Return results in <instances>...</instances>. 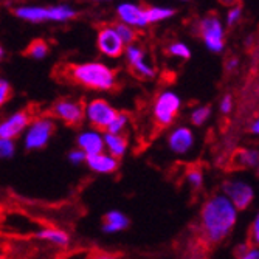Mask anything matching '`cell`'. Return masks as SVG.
<instances>
[{
  "instance_id": "39",
  "label": "cell",
  "mask_w": 259,
  "mask_h": 259,
  "mask_svg": "<svg viewBox=\"0 0 259 259\" xmlns=\"http://www.w3.org/2000/svg\"><path fill=\"white\" fill-rule=\"evenodd\" d=\"M95 2H107V0H95Z\"/></svg>"
},
{
  "instance_id": "4",
  "label": "cell",
  "mask_w": 259,
  "mask_h": 259,
  "mask_svg": "<svg viewBox=\"0 0 259 259\" xmlns=\"http://www.w3.org/2000/svg\"><path fill=\"white\" fill-rule=\"evenodd\" d=\"M116 112L106 100L95 98L92 100L85 107V118L89 120L90 126L95 131H109L110 124L116 118Z\"/></svg>"
},
{
  "instance_id": "10",
  "label": "cell",
  "mask_w": 259,
  "mask_h": 259,
  "mask_svg": "<svg viewBox=\"0 0 259 259\" xmlns=\"http://www.w3.org/2000/svg\"><path fill=\"white\" fill-rule=\"evenodd\" d=\"M224 194L231 200V203L239 209H245L251 205L254 199L253 188L241 180H228L222 186Z\"/></svg>"
},
{
  "instance_id": "29",
  "label": "cell",
  "mask_w": 259,
  "mask_h": 259,
  "mask_svg": "<svg viewBox=\"0 0 259 259\" xmlns=\"http://www.w3.org/2000/svg\"><path fill=\"white\" fill-rule=\"evenodd\" d=\"M16 146H14V140H0V155L4 158H10L14 155Z\"/></svg>"
},
{
  "instance_id": "34",
  "label": "cell",
  "mask_w": 259,
  "mask_h": 259,
  "mask_svg": "<svg viewBox=\"0 0 259 259\" xmlns=\"http://www.w3.org/2000/svg\"><path fill=\"white\" fill-rule=\"evenodd\" d=\"M238 259H259V248L257 247H247Z\"/></svg>"
},
{
  "instance_id": "9",
  "label": "cell",
  "mask_w": 259,
  "mask_h": 259,
  "mask_svg": "<svg viewBox=\"0 0 259 259\" xmlns=\"http://www.w3.org/2000/svg\"><path fill=\"white\" fill-rule=\"evenodd\" d=\"M98 49L107 58H120L126 52V44L113 27H101L97 37Z\"/></svg>"
},
{
  "instance_id": "6",
  "label": "cell",
  "mask_w": 259,
  "mask_h": 259,
  "mask_svg": "<svg viewBox=\"0 0 259 259\" xmlns=\"http://www.w3.org/2000/svg\"><path fill=\"white\" fill-rule=\"evenodd\" d=\"M85 107L79 100H59L50 110L56 120H61L64 124L76 127L82 123L85 116Z\"/></svg>"
},
{
  "instance_id": "35",
  "label": "cell",
  "mask_w": 259,
  "mask_h": 259,
  "mask_svg": "<svg viewBox=\"0 0 259 259\" xmlns=\"http://www.w3.org/2000/svg\"><path fill=\"white\" fill-rule=\"evenodd\" d=\"M231 109H233V100H231L230 95H227V97H224V100L221 101V110H222L224 113H228Z\"/></svg>"
},
{
  "instance_id": "7",
  "label": "cell",
  "mask_w": 259,
  "mask_h": 259,
  "mask_svg": "<svg viewBox=\"0 0 259 259\" xmlns=\"http://www.w3.org/2000/svg\"><path fill=\"white\" fill-rule=\"evenodd\" d=\"M199 31L208 50L213 53H221L224 50V25L216 14H209L202 19Z\"/></svg>"
},
{
  "instance_id": "22",
  "label": "cell",
  "mask_w": 259,
  "mask_h": 259,
  "mask_svg": "<svg viewBox=\"0 0 259 259\" xmlns=\"http://www.w3.org/2000/svg\"><path fill=\"white\" fill-rule=\"evenodd\" d=\"M146 13H148V20L151 25V23H157V22L169 19L174 14V10L166 8V7H148Z\"/></svg>"
},
{
  "instance_id": "33",
  "label": "cell",
  "mask_w": 259,
  "mask_h": 259,
  "mask_svg": "<svg viewBox=\"0 0 259 259\" xmlns=\"http://www.w3.org/2000/svg\"><path fill=\"white\" fill-rule=\"evenodd\" d=\"M68 160L75 163V164H79V163H84L87 161V154L81 149H73L72 152L68 154Z\"/></svg>"
},
{
  "instance_id": "20",
  "label": "cell",
  "mask_w": 259,
  "mask_h": 259,
  "mask_svg": "<svg viewBox=\"0 0 259 259\" xmlns=\"http://www.w3.org/2000/svg\"><path fill=\"white\" fill-rule=\"evenodd\" d=\"M36 236L39 239L49 241V242H52L55 245H59V247H65L70 242L68 234L65 231H62V230H58V228H44V230L36 233Z\"/></svg>"
},
{
  "instance_id": "18",
  "label": "cell",
  "mask_w": 259,
  "mask_h": 259,
  "mask_svg": "<svg viewBox=\"0 0 259 259\" xmlns=\"http://www.w3.org/2000/svg\"><path fill=\"white\" fill-rule=\"evenodd\" d=\"M129 227V219L120 211H110L104 216L103 231L104 233H118Z\"/></svg>"
},
{
  "instance_id": "38",
  "label": "cell",
  "mask_w": 259,
  "mask_h": 259,
  "mask_svg": "<svg viewBox=\"0 0 259 259\" xmlns=\"http://www.w3.org/2000/svg\"><path fill=\"white\" fill-rule=\"evenodd\" d=\"M236 64H238V61H236V59H231V61H230V64H228V68L236 67Z\"/></svg>"
},
{
  "instance_id": "12",
  "label": "cell",
  "mask_w": 259,
  "mask_h": 259,
  "mask_svg": "<svg viewBox=\"0 0 259 259\" xmlns=\"http://www.w3.org/2000/svg\"><path fill=\"white\" fill-rule=\"evenodd\" d=\"M31 115L27 110H20L13 115L0 124V140H14L19 137L27 127L31 124Z\"/></svg>"
},
{
  "instance_id": "37",
  "label": "cell",
  "mask_w": 259,
  "mask_h": 259,
  "mask_svg": "<svg viewBox=\"0 0 259 259\" xmlns=\"http://www.w3.org/2000/svg\"><path fill=\"white\" fill-rule=\"evenodd\" d=\"M219 2L222 4V5H227V7H230V8H233V7H238L236 4H238V0H219Z\"/></svg>"
},
{
  "instance_id": "24",
  "label": "cell",
  "mask_w": 259,
  "mask_h": 259,
  "mask_svg": "<svg viewBox=\"0 0 259 259\" xmlns=\"http://www.w3.org/2000/svg\"><path fill=\"white\" fill-rule=\"evenodd\" d=\"M168 53L176 56V58H180V59H190L191 58L190 49H188V45L183 42H172L168 47Z\"/></svg>"
},
{
  "instance_id": "16",
  "label": "cell",
  "mask_w": 259,
  "mask_h": 259,
  "mask_svg": "<svg viewBox=\"0 0 259 259\" xmlns=\"http://www.w3.org/2000/svg\"><path fill=\"white\" fill-rule=\"evenodd\" d=\"M89 168L95 172H100V174H112L118 169V160L115 157H112L110 154H95V155H89L87 157V161Z\"/></svg>"
},
{
  "instance_id": "21",
  "label": "cell",
  "mask_w": 259,
  "mask_h": 259,
  "mask_svg": "<svg viewBox=\"0 0 259 259\" xmlns=\"http://www.w3.org/2000/svg\"><path fill=\"white\" fill-rule=\"evenodd\" d=\"M25 55L33 59H44L47 55H49V44L42 39H36L27 47Z\"/></svg>"
},
{
  "instance_id": "13",
  "label": "cell",
  "mask_w": 259,
  "mask_h": 259,
  "mask_svg": "<svg viewBox=\"0 0 259 259\" xmlns=\"http://www.w3.org/2000/svg\"><path fill=\"white\" fill-rule=\"evenodd\" d=\"M118 17L123 23H127L132 28H145L149 25V20H148V13L146 8L135 5V4H129L124 2L121 5H118Z\"/></svg>"
},
{
  "instance_id": "40",
  "label": "cell",
  "mask_w": 259,
  "mask_h": 259,
  "mask_svg": "<svg viewBox=\"0 0 259 259\" xmlns=\"http://www.w3.org/2000/svg\"><path fill=\"white\" fill-rule=\"evenodd\" d=\"M257 177H259V164H257Z\"/></svg>"
},
{
  "instance_id": "8",
  "label": "cell",
  "mask_w": 259,
  "mask_h": 259,
  "mask_svg": "<svg viewBox=\"0 0 259 259\" xmlns=\"http://www.w3.org/2000/svg\"><path fill=\"white\" fill-rule=\"evenodd\" d=\"M55 134V121L52 118H36L30 124L25 134V148L33 151V149H40L50 141L52 135Z\"/></svg>"
},
{
  "instance_id": "5",
  "label": "cell",
  "mask_w": 259,
  "mask_h": 259,
  "mask_svg": "<svg viewBox=\"0 0 259 259\" xmlns=\"http://www.w3.org/2000/svg\"><path fill=\"white\" fill-rule=\"evenodd\" d=\"M180 110V98L174 92L168 90L158 95L154 104V120L158 127H168L176 120Z\"/></svg>"
},
{
  "instance_id": "15",
  "label": "cell",
  "mask_w": 259,
  "mask_h": 259,
  "mask_svg": "<svg viewBox=\"0 0 259 259\" xmlns=\"http://www.w3.org/2000/svg\"><path fill=\"white\" fill-rule=\"evenodd\" d=\"M78 148L84 151L87 157L95 155L104 151L106 141H104V137H101L98 131H85V132H81L78 137Z\"/></svg>"
},
{
  "instance_id": "32",
  "label": "cell",
  "mask_w": 259,
  "mask_h": 259,
  "mask_svg": "<svg viewBox=\"0 0 259 259\" xmlns=\"http://www.w3.org/2000/svg\"><path fill=\"white\" fill-rule=\"evenodd\" d=\"M10 97H11V85L8 81L2 79L0 81V103L5 104Z\"/></svg>"
},
{
  "instance_id": "27",
  "label": "cell",
  "mask_w": 259,
  "mask_h": 259,
  "mask_svg": "<svg viewBox=\"0 0 259 259\" xmlns=\"http://www.w3.org/2000/svg\"><path fill=\"white\" fill-rule=\"evenodd\" d=\"M186 180L188 183L191 185L193 190H200L202 188V183H203V176H202V171L197 169V168H193L186 172Z\"/></svg>"
},
{
  "instance_id": "36",
  "label": "cell",
  "mask_w": 259,
  "mask_h": 259,
  "mask_svg": "<svg viewBox=\"0 0 259 259\" xmlns=\"http://www.w3.org/2000/svg\"><path fill=\"white\" fill-rule=\"evenodd\" d=\"M250 131H251L253 134L259 135V118H256V120L251 123V126H250Z\"/></svg>"
},
{
  "instance_id": "19",
  "label": "cell",
  "mask_w": 259,
  "mask_h": 259,
  "mask_svg": "<svg viewBox=\"0 0 259 259\" xmlns=\"http://www.w3.org/2000/svg\"><path fill=\"white\" fill-rule=\"evenodd\" d=\"M104 141H106V148L109 149L110 155L115 157L116 160H120L127 151V138L124 135H115V134L106 132Z\"/></svg>"
},
{
  "instance_id": "3",
  "label": "cell",
  "mask_w": 259,
  "mask_h": 259,
  "mask_svg": "<svg viewBox=\"0 0 259 259\" xmlns=\"http://www.w3.org/2000/svg\"><path fill=\"white\" fill-rule=\"evenodd\" d=\"M76 11L67 5H56V7H20L16 10V16L28 20V22H67L75 17Z\"/></svg>"
},
{
  "instance_id": "17",
  "label": "cell",
  "mask_w": 259,
  "mask_h": 259,
  "mask_svg": "<svg viewBox=\"0 0 259 259\" xmlns=\"http://www.w3.org/2000/svg\"><path fill=\"white\" fill-rule=\"evenodd\" d=\"M233 168L244 169L254 168L259 164V151L257 149H238L231 157Z\"/></svg>"
},
{
  "instance_id": "2",
  "label": "cell",
  "mask_w": 259,
  "mask_h": 259,
  "mask_svg": "<svg viewBox=\"0 0 259 259\" xmlns=\"http://www.w3.org/2000/svg\"><path fill=\"white\" fill-rule=\"evenodd\" d=\"M58 76L90 90L109 92L116 87L115 70L101 62L62 64L58 67Z\"/></svg>"
},
{
  "instance_id": "1",
  "label": "cell",
  "mask_w": 259,
  "mask_h": 259,
  "mask_svg": "<svg viewBox=\"0 0 259 259\" xmlns=\"http://www.w3.org/2000/svg\"><path fill=\"white\" fill-rule=\"evenodd\" d=\"M236 221L238 208L225 194L209 197L200 209L197 242L202 247H213L224 242L231 234Z\"/></svg>"
},
{
  "instance_id": "14",
  "label": "cell",
  "mask_w": 259,
  "mask_h": 259,
  "mask_svg": "<svg viewBox=\"0 0 259 259\" xmlns=\"http://www.w3.org/2000/svg\"><path fill=\"white\" fill-rule=\"evenodd\" d=\"M168 143L172 152L176 154H186L194 145V135L191 129H188L185 126H180L174 129L168 138Z\"/></svg>"
},
{
  "instance_id": "11",
  "label": "cell",
  "mask_w": 259,
  "mask_h": 259,
  "mask_svg": "<svg viewBox=\"0 0 259 259\" xmlns=\"http://www.w3.org/2000/svg\"><path fill=\"white\" fill-rule=\"evenodd\" d=\"M126 61L132 70V73L138 78H143V79H151L155 75V70L152 68L151 64H148L145 61V52L140 49L138 45L132 44L126 47Z\"/></svg>"
},
{
  "instance_id": "28",
  "label": "cell",
  "mask_w": 259,
  "mask_h": 259,
  "mask_svg": "<svg viewBox=\"0 0 259 259\" xmlns=\"http://www.w3.org/2000/svg\"><path fill=\"white\" fill-rule=\"evenodd\" d=\"M248 245L250 247H259V213L254 216L253 224L250 227L248 233Z\"/></svg>"
},
{
  "instance_id": "23",
  "label": "cell",
  "mask_w": 259,
  "mask_h": 259,
  "mask_svg": "<svg viewBox=\"0 0 259 259\" xmlns=\"http://www.w3.org/2000/svg\"><path fill=\"white\" fill-rule=\"evenodd\" d=\"M113 28L116 30V33H118V36L123 39V42L126 45H132L137 39V33H135V28H132L131 25H127V23H123V22H118L115 23Z\"/></svg>"
},
{
  "instance_id": "25",
  "label": "cell",
  "mask_w": 259,
  "mask_h": 259,
  "mask_svg": "<svg viewBox=\"0 0 259 259\" xmlns=\"http://www.w3.org/2000/svg\"><path fill=\"white\" fill-rule=\"evenodd\" d=\"M129 123V118L126 113H118L116 115V118L113 120V123L110 124L109 127V134H115V135H121V132L124 131L126 124Z\"/></svg>"
},
{
  "instance_id": "26",
  "label": "cell",
  "mask_w": 259,
  "mask_h": 259,
  "mask_svg": "<svg viewBox=\"0 0 259 259\" xmlns=\"http://www.w3.org/2000/svg\"><path fill=\"white\" fill-rule=\"evenodd\" d=\"M211 115V109L206 107V106H202V107H197L194 109V112L191 113V123L196 124V126H202L206 120L208 116Z\"/></svg>"
},
{
  "instance_id": "30",
  "label": "cell",
  "mask_w": 259,
  "mask_h": 259,
  "mask_svg": "<svg viewBox=\"0 0 259 259\" xmlns=\"http://www.w3.org/2000/svg\"><path fill=\"white\" fill-rule=\"evenodd\" d=\"M241 16H242V10H241L239 5L230 8V11L227 13V23H228V25H234V23H238Z\"/></svg>"
},
{
  "instance_id": "31",
  "label": "cell",
  "mask_w": 259,
  "mask_h": 259,
  "mask_svg": "<svg viewBox=\"0 0 259 259\" xmlns=\"http://www.w3.org/2000/svg\"><path fill=\"white\" fill-rule=\"evenodd\" d=\"M87 259H121L118 254L115 253H109V251H103V250H93Z\"/></svg>"
}]
</instances>
